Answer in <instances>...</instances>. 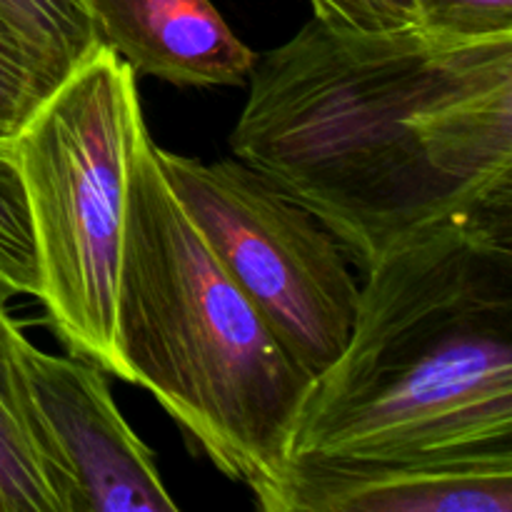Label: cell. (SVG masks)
<instances>
[{"label":"cell","instance_id":"1","mask_svg":"<svg viewBox=\"0 0 512 512\" xmlns=\"http://www.w3.org/2000/svg\"><path fill=\"white\" fill-rule=\"evenodd\" d=\"M230 153L368 270L453 223L512 225V35L313 18L255 58Z\"/></svg>","mask_w":512,"mask_h":512},{"label":"cell","instance_id":"2","mask_svg":"<svg viewBox=\"0 0 512 512\" xmlns=\"http://www.w3.org/2000/svg\"><path fill=\"white\" fill-rule=\"evenodd\" d=\"M305 458H512V225L425 230L365 270L290 433Z\"/></svg>","mask_w":512,"mask_h":512},{"label":"cell","instance_id":"3","mask_svg":"<svg viewBox=\"0 0 512 512\" xmlns=\"http://www.w3.org/2000/svg\"><path fill=\"white\" fill-rule=\"evenodd\" d=\"M113 335L120 380L150 390L225 478L255 498L273 488L313 378L178 203L148 125L130 153Z\"/></svg>","mask_w":512,"mask_h":512},{"label":"cell","instance_id":"4","mask_svg":"<svg viewBox=\"0 0 512 512\" xmlns=\"http://www.w3.org/2000/svg\"><path fill=\"white\" fill-rule=\"evenodd\" d=\"M143 125L138 78L100 45L13 138L38 248V300L60 343L113 378L128 165Z\"/></svg>","mask_w":512,"mask_h":512},{"label":"cell","instance_id":"5","mask_svg":"<svg viewBox=\"0 0 512 512\" xmlns=\"http://www.w3.org/2000/svg\"><path fill=\"white\" fill-rule=\"evenodd\" d=\"M155 158L215 258L308 378L338 360L360 285L348 255L315 215L235 155L215 163Z\"/></svg>","mask_w":512,"mask_h":512},{"label":"cell","instance_id":"6","mask_svg":"<svg viewBox=\"0 0 512 512\" xmlns=\"http://www.w3.org/2000/svg\"><path fill=\"white\" fill-rule=\"evenodd\" d=\"M45 473L58 512H175L155 455L115 405L108 373L83 355L20 338Z\"/></svg>","mask_w":512,"mask_h":512},{"label":"cell","instance_id":"7","mask_svg":"<svg viewBox=\"0 0 512 512\" xmlns=\"http://www.w3.org/2000/svg\"><path fill=\"white\" fill-rule=\"evenodd\" d=\"M265 512H512V458L290 460Z\"/></svg>","mask_w":512,"mask_h":512},{"label":"cell","instance_id":"8","mask_svg":"<svg viewBox=\"0 0 512 512\" xmlns=\"http://www.w3.org/2000/svg\"><path fill=\"white\" fill-rule=\"evenodd\" d=\"M95 38L135 78L180 88L248 83L258 55L233 33L213 0H85Z\"/></svg>","mask_w":512,"mask_h":512},{"label":"cell","instance_id":"9","mask_svg":"<svg viewBox=\"0 0 512 512\" xmlns=\"http://www.w3.org/2000/svg\"><path fill=\"white\" fill-rule=\"evenodd\" d=\"M20 338L0 303V512H58L20 363Z\"/></svg>","mask_w":512,"mask_h":512},{"label":"cell","instance_id":"10","mask_svg":"<svg viewBox=\"0 0 512 512\" xmlns=\"http://www.w3.org/2000/svg\"><path fill=\"white\" fill-rule=\"evenodd\" d=\"M0 18L65 80L100 48L85 0H0Z\"/></svg>","mask_w":512,"mask_h":512},{"label":"cell","instance_id":"11","mask_svg":"<svg viewBox=\"0 0 512 512\" xmlns=\"http://www.w3.org/2000/svg\"><path fill=\"white\" fill-rule=\"evenodd\" d=\"M18 295H40L38 248L13 140H0V303Z\"/></svg>","mask_w":512,"mask_h":512},{"label":"cell","instance_id":"12","mask_svg":"<svg viewBox=\"0 0 512 512\" xmlns=\"http://www.w3.org/2000/svg\"><path fill=\"white\" fill-rule=\"evenodd\" d=\"M63 80L0 18V140H13Z\"/></svg>","mask_w":512,"mask_h":512},{"label":"cell","instance_id":"13","mask_svg":"<svg viewBox=\"0 0 512 512\" xmlns=\"http://www.w3.org/2000/svg\"><path fill=\"white\" fill-rule=\"evenodd\" d=\"M418 25L450 38L512 35V0H415Z\"/></svg>","mask_w":512,"mask_h":512},{"label":"cell","instance_id":"14","mask_svg":"<svg viewBox=\"0 0 512 512\" xmlns=\"http://www.w3.org/2000/svg\"><path fill=\"white\" fill-rule=\"evenodd\" d=\"M313 15L358 30H395L418 25L415 0H310Z\"/></svg>","mask_w":512,"mask_h":512}]
</instances>
